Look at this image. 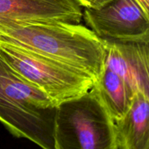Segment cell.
<instances>
[{
  "instance_id": "3957f363",
  "label": "cell",
  "mask_w": 149,
  "mask_h": 149,
  "mask_svg": "<svg viewBox=\"0 0 149 149\" xmlns=\"http://www.w3.org/2000/svg\"><path fill=\"white\" fill-rule=\"evenodd\" d=\"M54 149H115L114 122L95 90L56 106Z\"/></svg>"
},
{
  "instance_id": "7a4b0ae2",
  "label": "cell",
  "mask_w": 149,
  "mask_h": 149,
  "mask_svg": "<svg viewBox=\"0 0 149 149\" xmlns=\"http://www.w3.org/2000/svg\"><path fill=\"white\" fill-rule=\"evenodd\" d=\"M55 110L46 95L20 79L0 58V122L12 135L54 149Z\"/></svg>"
},
{
  "instance_id": "8fae6325",
  "label": "cell",
  "mask_w": 149,
  "mask_h": 149,
  "mask_svg": "<svg viewBox=\"0 0 149 149\" xmlns=\"http://www.w3.org/2000/svg\"><path fill=\"white\" fill-rule=\"evenodd\" d=\"M142 10L149 15V0H135Z\"/></svg>"
},
{
  "instance_id": "277c9868",
  "label": "cell",
  "mask_w": 149,
  "mask_h": 149,
  "mask_svg": "<svg viewBox=\"0 0 149 149\" xmlns=\"http://www.w3.org/2000/svg\"><path fill=\"white\" fill-rule=\"evenodd\" d=\"M0 58L17 77L46 95L55 106L82 95L95 84L87 74L7 44L0 43Z\"/></svg>"
},
{
  "instance_id": "5b68a950",
  "label": "cell",
  "mask_w": 149,
  "mask_h": 149,
  "mask_svg": "<svg viewBox=\"0 0 149 149\" xmlns=\"http://www.w3.org/2000/svg\"><path fill=\"white\" fill-rule=\"evenodd\" d=\"M82 18L103 40L149 43V15L135 0H111L98 9H85Z\"/></svg>"
},
{
  "instance_id": "9c48e42d",
  "label": "cell",
  "mask_w": 149,
  "mask_h": 149,
  "mask_svg": "<svg viewBox=\"0 0 149 149\" xmlns=\"http://www.w3.org/2000/svg\"><path fill=\"white\" fill-rule=\"evenodd\" d=\"M93 87L113 122L127 112L135 93L120 76L106 67Z\"/></svg>"
},
{
  "instance_id": "30bf717a",
  "label": "cell",
  "mask_w": 149,
  "mask_h": 149,
  "mask_svg": "<svg viewBox=\"0 0 149 149\" xmlns=\"http://www.w3.org/2000/svg\"><path fill=\"white\" fill-rule=\"evenodd\" d=\"M79 5L84 9H98L111 0H75Z\"/></svg>"
},
{
  "instance_id": "6da1fadb",
  "label": "cell",
  "mask_w": 149,
  "mask_h": 149,
  "mask_svg": "<svg viewBox=\"0 0 149 149\" xmlns=\"http://www.w3.org/2000/svg\"><path fill=\"white\" fill-rule=\"evenodd\" d=\"M0 43L69 66L94 80L105 68L104 40L80 23L9 20L0 22Z\"/></svg>"
},
{
  "instance_id": "8992f818",
  "label": "cell",
  "mask_w": 149,
  "mask_h": 149,
  "mask_svg": "<svg viewBox=\"0 0 149 149\" xmlns=\"http://www.w3.org/2000/svg\"><path fill=\"white\" fill-rule=\"evenodd\" d=\"M104 42L105 67L120 76L135 93L149 95V43Z\"/></svg>"
},
{
  "instance_id": "ba28073f",
  "label": "cell",
  "mask_w": 149,
  "mask_h": 149,
  "mask_svg": "<svg viewBox=\"0 0 149 149\" xmlns=\"http://www.w3.org/2000/svg\"><path fill=\"white\" fill-rule=\"evenodd\" d=\"M115 149L149 148V95L136 92L125 116L114 122Z\"/></svg>"
},
{
  "instance_id": "52a82bcc",
  "label": "cell",
  "mask_w": 149,
  "mask_h": 149,
  "mask_svg": "<svg viewBox=\"0 0 149 149\" xmlns=\"http://www.w3.org/2000/svg\"><path fill=\"white\" fill-rule=\"evenodd\" d=\"M82 13L75 0H0V22L39 20L79 23Z\"/></svg>"
}]
</instances>
